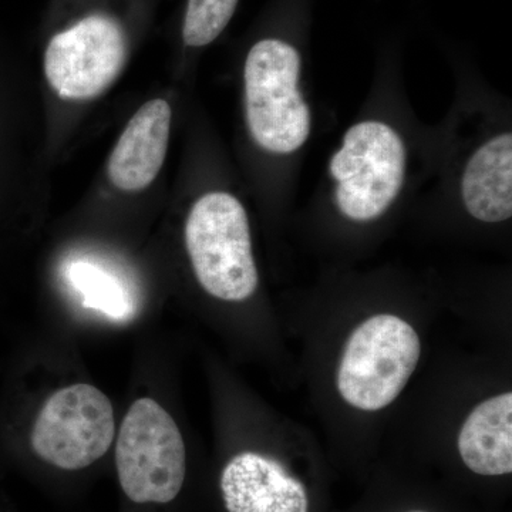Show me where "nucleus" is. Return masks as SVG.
I'll use <instances>...</instances> for the list:
<instances>
[{
    "label": "nucleus",
    "mask_w": 512,
    "mask_h": 512,
    "mask_svg": "<svg viewBox=\"0 0 512 512\" xmlns=\"http://www.w3.org/2000/svg\"><path fill=\"white\" fill-rule=\"evenodd\" d=\"M185 244L202 288L227 302L247 301L258 288L247 211L234 195L210 192L195 202Z\"/></svg>",
    "instance_id": "f257e3e1"
},
{
    "label": "nucleus",
    "mask_w": 512,
    "mask_h": 512,
    "mask_svg": "<svg viewBox=\"0 0 512 512\" xmlns=\"http://www.w3.org/2000/svg\"><path fill=\"white\" fill-rule=\"evenodd\" d=\"M299 76L301 56L289 43L265 39L249 50L244 72L248 127L269 153H295L311 136V110L299 92Z\"/></svg>",
    "instance_id": "f03ea898"
},
{
    "label": "nucleus",
    "mask_w": 512,
    "mask_h": 512,
    "mask_svg": "<svg viewBox=\"0 0 512 512\" xmlns=\"http://www.w3.org/2000/svg\"><path fill=\"white\" fill-rule=\"evenodd\" d=\"M420 353V338L410 323L394 315L372 316L346 343L338 370L340 396L363 412L384 409L403 392Z\"/></svg>",
    "instance_id": "7ed1b4c3"
},
{
    "label": "nucleus",
    "mask_w": 512,
    "mask_h": 512,
    "mask_svg": "<svg viewBox=\"0 0 512 512\" xmlns=\"http://www.w3.org/2000/svg\"><path fill=\"white\" fill-rule=\"evenodd\" d=\"M116 466L124 494L137 504H167L183 488L187 457L173 417L153 399H138L120 427Z\"/></svg>",
    "instance_id": "20e7f679"
},
{
    "label": "nucleus",
    "mask_w": 512,
    "mask_h": 512,
    "mask_svg": "<svg viewBox=\"0 0 512 512\" xmlns=\"http://www.w3.org/2000/svg\"><path fill=\"white\" fill-rule=\"evenodd\" d=\"M329 168L338 184L339 211L356 222L377 220L402 191L406 148L392 127L382 121H363L349 128Z\"/></svg>",
    "instance_id": "39448f33"
},
{
    "label": "nucleus",
    "mask_w": 512,
    "mask_h": 512,
    "mask_svg": "<svg viewBox=\"0 0 512 512\" xmlns=\"http://www.w3.org/2000/svg\"><path fill=\"white\" fill-rule=\"evenodd\" d=\"M116 434L109 397L90 384L57 390L40 410L32 447L46 463L62 470L92 466L109 451Z\"/></svg>",
    "instance_id": "423d86ee"
},
{
    "label": "nucleus",
    "mask_w": 512,
    "mask_h": 512,
    "mask_svg": "<svg viewBox=\"0 0 512 512\" xmlns=\"http://www.w3.org/2000/svg\"><path fill=\"white\" fill-rule=\"evenodd\" d=\"M126 60L127 40L119 22L93 15L50 40L45 73L63 99L89 100L116 82Z\"/></svg>",
    "instance_id": "0eeeda50"
},
{
    "label": "nucleus",
    "mask_w": 512,
    "mask_h": 512,
    "mask_svg": "<svg viewBox=\"0 0 512 512\" xmlns=\"http://www.w3.org/2000/svg\"><path fill=\"white\" fill-rule=\"evenodd\" d=\"M221 491L228 512H308L305 485L275 458L238 454L225 466Z\"/></svg>",
    "instance_id": "6e6552de"
},
{
    "label": "nucleus",
    "mask_w": 512,
    "mask_h": 512,
    "mask_svg": "<svg viewBox=\"0 0 512 512\" xmlns=\"http://www.w3.org/2000/svg\"><path fill=\"white\" fill-rule=\"evenodd\" d=\"M170 130V104L161 99L144 104L111 153L107 165L111 183L123 191H140L153 183L164 164Z\"/></svg>",
    "instance_id": "1a4fd4ad"
},
{
    "label": "nucleus",
    "mask_w": 512,
    "mask_h": 512,
    "mask_svg": "<svg viewBox=\"0 0 512 512\" xmlns=\"http://www.w3.org/2000/svg\"><path fill=\"white\" fill-rule=\"evenodd\" d=\"M461 197L468 214L495 224L512 215V136L500 134L470 158L461 180Z\"/></svg>",
    "instance_id": "9d476101"
},
{
    "label": "nucleus",
    "mask_w": 512,
    "mask_h": 512,
    "mask_svg": "<svg viewBox=\"0 0 512 512\" xmlns=\"http://www.w3.org/2000/svg\"><path fill=\"white\" fill-rule=\"evenodd\" d=\"M458 453L478 476L511 474V392L485 400L470 413L458 434Z\"/></svg>",
    "instance_id": "9b49d317"
},
{
    "label": "nucleus",
    "mask_w": 512,
    "mask_h": 512,
    "mask_svg": "<svg viewBox=\"0 0 512 512\" xmlns=\"http://www.w3.org/2000/svg\"><path fill=\"white\" fill-rule=\"evenodd\" d=\"M63 276L84 308L117 323L136 318L140 309L136 288L126 276L99 259H70L64 265Z\"/></svg>",
    "instance_id": "f8f14e48"
},
{
    "label": "nucleus",
    "mask_w": 512,
    "mask_h": 512,
    "mask_svg": "<svg viewBox=\"0 0 512 512\" xmlns=\"http://www.w3.org/2000/svg\"><path fill=\"white\" fill-rule=\"evenodd\" d=\"M238 0H188L183 37L185 45H210L234 16Z\"/></svg>",
    "instance_id": "ddd939ff"
},
{
    "label": "nucleus",
    "mask_w": 512,
    "mask_h": 512,
    "mask_svg": "<svg viewBox=\"0 0 512 512\" xmlns=\"http://www.w3.org/2000/svg\"><path fill=\"white\" fill-rule=\"evenodd\" d=\"M413 512H421V511H413Z\"/></svg>",
    "instance_id": "4468645a"
}]
</instances>
